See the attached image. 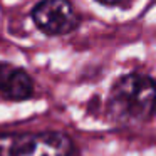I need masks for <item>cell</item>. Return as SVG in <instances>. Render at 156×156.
Masks as SVG:
<instances>
[{"instance_id":"3957f363","label":"cell","mask_w":156,"mask_h":156,"mask_svg":"<svg viewBox=\"0 0 156 156\" xmlns=\"http://www.w3.org/2000/svg\"><path fill=\"white\" fill-rule=\"evenodd\" d=\"M32 19L47 35H66L79 25V15L69 0H42L35 5Z\"/></svg>"},{"instance_id":"277c9868","label":"cell","mask_w":156,"mask_h":156,"mask_svg":"<svg viewBox=\"0 0 156 156\" xmlns=\"http://www.w3.org/2000/svg\"><path fill=\"white\" fill-rule=\"evenodd\" d=\"M34 92L32 77L20 67L2 62L0 64V94L10 101H24Z\"/></svg>"},{"instance_id":"7a4b0ae2","label":"cell","mask_w":156,"mask_h":156,"mask_svg":"<svg viewBox=\"0 0 156 156\" xmlns=\"http://www.w3.org/2000/svg\"><path fill=\"white\" fill-rule=\"evenodd\" d=\"M74 143L64 133H0V156H71Z\"/></svg>"},{"instance_id":"5b68a950","label":"cell","mask_w":156,"mask_h":156,"mask_svg":"<svg viewBox=\"0 0 156 156\" xmlns=\"http://www.w3.org/2000/svg\"><path fill=\"white\" fill-rule=\"evenodd\" d=\"M98 2H101V4H104V5H118V4H121V2H124V0H98Z\"/></svg>"},{"instance_id":"6da1fadb","label":"cell","mask_w":156,"mask_h":156,"mask_svg":"<svg viewBox=\"0 0 156 156\" xmlns=\"http://www.w3.org/2000/svg\"><path fill=\"white\" fill-rule=\"evenodd\" d=\"M156 111V82L149 76L128 74L111 89L108 114L119 124H139Z\"/></svg>"}]
</instances>
